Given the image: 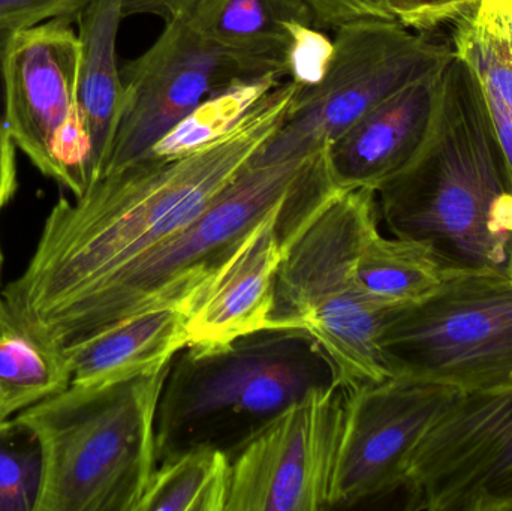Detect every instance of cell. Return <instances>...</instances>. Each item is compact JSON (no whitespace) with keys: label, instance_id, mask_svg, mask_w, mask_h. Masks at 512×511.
<instances>
[{"label":"cell","instance_id":"obj_1","mask_svg":"<svg viewBox=\"0 0 512 511\" xmlns=\"http://www.w3.org/2000/svg\"><path fill=\"white\" fill-rule=\"evenodd\" d=\"M298 86L282 81L230 132L173 159L146 156L60 197L35 252L2 290L14 320L39 342L90 291L188 227L276 134Z\"/></svg>","mask_w":512,"mask_h":511},{"label":"cell","instance_id":"obj_2","mask_svg":"<svg viewBox=\"0 0 512 511\" xmlns=\"http://www.w3.org/2000/svg\"><path fill=\"white\" fill-rule=\"evenodd\" d=\"M376 197L388 230L426 243L444 270L507 269L511 174L480 81L456 54L420 149Z\"/></svg>","mask_w":512,"mask_h":511},{"label":"cell","instance_id":"obj_3","mask_svg":"<svg viewBox=\"0 0 512 511\" xmlns=\"http://www.w3.org/2000/svg\"><path fill=\"white\" fill-rule=\"evenodd\" d=\"M333 387V365L306 330H261L216 350L183 348L156 410L158 465L195 447L231 461L295 402Z\"/></svg>","mask_w":512,"mask_h":511},{"label":"cell","instance_id":"obj_4","mask_svg":"<svg viewBox=\"0 0 512 511\" xmlns=\"http://www.w3.org/2000/svg\"><path fill=\"white\" fill-rule=\"evenodd\" d=\"M322 152L274 162L251 159L188 227L90 291L41 344L62 357L137 315L188 311L246 234L306 182Z\"/></svg>","mask_w":512,"mask_h":511},{"label":"cell","instance_id":"obj_5","mask_svg":"<svg viewBox=\"0 0 512 511\" xmlns=\"http://www.w3.org/2000/svg\"><path fill=\"white\" fill-rule=\"evenodd\" d=\"M168 368L75 386L17 413L42 452L35 511H138L158 467L156 410Z\"/></svg>","mask_w":512,"mask_h":511},{"label":"cell","instance_id":"obj_6","mask_svg":"<svg viewBox=\"0 0 512 511\" xmlns=\"http://www.w3.org/2000/svg\"><path fill=\"white\" fill-rule=\"evenodd\" d=\"M378 228L376 191H336L285 243L277 272L274 324L310 333L343 390L391 377L381 332L393 308L370 302L355 275L358 252Z\"/></svg>","mask_w":512,"mask_h":511},{"label":"cell","instance_id":"obj_7","mask_svg":"<svg viewBox=\"0 0 512 511\" xmlns=\"http://www.w3.org/2000/svg\"><path fill=\"white\" fill-rule=\"evenodd\" d=\"M381 350L391 377L462 395L512 389V279L507 269L445 270L435 293L385 315Z\"/></svg>","mask_w":512,"mask_h":511},{"label":"cell","instance_id":"obj_8","mask_svg":"<svg viewBox=\"0 0 512 511\" xmlns=\"http://www.w3.org/2000/svg\"><path fill=\"white\" fill-rule=\"evenodd\" d=\"M334 54L324 80L298 89L276 134L255 162L306 158L327 149L397 90L453 57L448 42L412 32L397 20L355 21L334 30Z\"/></svg>","mask_w":512,"mask_h":511},{"label":"cell","instance_id":"obj_9","mask_svg":"<svg viewBox=\"0 0 512 511\" xmlns=\"http://www.w3.org/2000/svg\"><path fill=\"white\" fill-rule=\"evenodd\" d=\"M80 42L66 20L15 30L5 57V126L44 176L81 197L95 183L78 110Z\"/></svg>","mask_w":512,"mask_h":511},{"label":"cell","instance_id":"obj_10","mask_svg":"<svg viewBox=\"0 0 512 511\" xmlns=\"http://www.w3.org/2000/svg\"><path fill=\"white\" fill-rule=\"evenodd\" d=\"M409 511H512V389L460 393L406 462Z\"/></svg>","mask_w":512,"mask_h":511},{"label":"cell","instance_id":"obj_11","mask_svg":"<svg viewBox=\"0 0 512 511\" xmlns=\"http://www.w3.org/2000/svg\"><path fill=\"white\" fill-rule=\"evenodd\" d=\"M265 75L283 78L262 63L216 47L189 21L165 24L152 47L120 69L122 108L101 177L146 158L204 99Z\"/></svg>","mask_w":512,"mask_h":511},{"label":"cell","instance_id":"obj_12","mask_svg":"<svg viewBox=\"0 0 512 511\" xmlns=\"http://www.w3.org/2000/svg\"><path fill=\"white\" fill-rule=\"evenodd\" d=\"M345 414L342 387L283 411L231 459L225 511L330 509Z\"/></svg>","mask_w":512,"mask_h":511},{"label":"cell","instance_id":"obj_13","mask_svg":"<svg viewBox=\"0 0 512 511\" xmlns=\"http://www.w3.org/2000/svg\"><path fill=\"white\" fill-rule=\"evenodd\" d=\"M459 395L453 387L406 377L346 390L330 509L402 491L409 455Z\"/></svg>","mask_w":512,"mask_h":511},{"label":"cell","instance_id":"obj_14","mask_svg":"<svg viewBox=\"0 0 512 511\" xmlns=\"http://www.w3.org/2000/svg\"><path fill=\"white\" fill-rule=\"evenodd\" d=\"M444 66L388 96L325 149L339 191H378L409 164L426 137Z\"/></svg>","mask_w":512,"mask_h":511},{"label":"cell","instance_id":"obj_15","mask_svg":"<svg viewBox=\"0 0 512 511\" xmlns=\"http://www.w3.org/2000/svg\"><path fill=\"white\" fill-rule=\"evenodd\" d=\"M186 347L185 312L156 309L99 333L62 359L71 384L105 386L158 372Z\"/></svg>","mask_w":512,"mask_h":511},{"label":"cell","instance_id":"obj_16","mask_svg":"<svg viewBox=\"0 0 512 511\" xmlns=\"http://www.w3.org/2000/svg\"><path fill=\"white\" fill-rule=\"evenodd\" d=\"M122 0H92L77 18L78 110L89 135L95 182L102 176L123 101L117 65Z\"/></svg>","mask_w":512,"mask_h":511},{"label":"cell","instance_id":"obj_17","mask_svg":"<svg viewBox=\"0 0 512 511\" xmlns=\"http://www.w3.org/2000/svg\"><path fill=\"white\" fill-rule=\"evenodd\" d=\"M315 26L304 0H200L189 24L228 53L288 75V26ZM316 27V26H315Z\"/></svg>","mask_w":512,"mask_h":511},{"label":"cell","instance_id":"obj_18","mask_svg":"<svg viewBox=\"0 0 512 511\" xmlns=\"http://www.w3.org/2000/svg\"><path fill=\"white\" fill-rule=\"evenodd\" d=\"M355 275L370 302L382 308L412 305L438 290L444 281L441 261L426 243L369 234L355 261Z\"/></svg>","mask_w":512,"mask_h":511},{"label":"cell","instance_id":"obj_19","mask_svg":"<svg viewBox=\"0 0 512 511\" xmlns=\"http://www.w3.org/2000/svg\"><path fill=\"white\" fill-rule=\"evenodd\" d=\"M451 24L454 54L474 72L484 96L512 111V0H474Z\"/></svg>","mask_w":512,"mask_h":511},{"label":"cell","instance_id":"obj_20","mask_svg":"<svg viewBox=\"0 0 512 511\" xmlns=\"http://www.w3.org/2000/svg\"><path fill=\"white\" fill-rule=\"evenodd\" d=\"M231 461L221 450L195 447L156 467L138 511H225Z\"/></svg>","mask_w":512,"mask_h":511},{"label":"cell","instance_id":"obj_21","mask_svg":"<svg viewBox=\"0 0 512 511\" xmlns=\"http://www.w3.org/2000/svg\"><path fill=\"white\" fill-rule=\"evenodd\" d=\"M65 360L17 323L0 299V392L15 413L68 389Z\"/></svg>","mask_w":512,"mask_h":511},{"label":"cell","instance_id":"obj_22","mask_svg":"<svg viewBox=\"0 0 512 511\" xmlns=\"http://www.w3.org/2000/svg\"><path fill=\"white\" fill-rule=\"evenodd\" d=\"M283 78H248L204 99L150 150L152 158L173 159L195 152L230 132ZM144 159V158H143Z\"/></svg>","mask_w":512,"mask_h":511},{"label":"cell","instance_id":"obj_23","mask_svg":"<svg viewBox=\"0 0 512 511\" xmlns=\"http://www.w3.org/2000/svg\"><path fill=\"white\" fill-rule=\"evenodd\" d=\"M42 452L29 426L14 417L0 425V511H35Z\"/></svg>","mask_w":512,"mask_h":511},{"label":"cell","instance_id":"obj_24","mask_svg":"<svg viewBox=\"0 0 512 511\" xmlns=\"http://www.w3.org/2000/svg\"><path fill=\"white\" fill-rule=\"evenodd\" d=\"M288 33L286 66L291 81L300 89L316 86L330 68L334 41L318 27L304 23L289 24Z\"/></svg>","mask_w":512,"mask_h":511},{"label":"cell","instance_id":"obj_25","mask_svg":"<svg viewBox=\"0 0 512 511\" xmlns=\"http://www.w3.org/2000/svg\"><path fill=\"white\" fill-rule=\"evenodd\" d=\"M92 0H0V29L20 30L50 20L77 23Z\"/></svg>","mask_w":512,"mask_h":511},{"label":"cell","instance_id":"obj_26","mask_svg":"<svg viewBox=\"0 0 512 511\" xmlns=\"http://www.w3.org/2000/svg\"><path fill=\"white\" fill-rule=\"evenodd\" d=\"M474 0H387L397 21L421 33H430L453 23Z\"/></svg>","mask_w":512,"mask_h":511},{"label":"cell","instance_id":"obj_27","mask_svg":"<svg viewBox=\"0 0 512 511\" xmlns=\"http://www.w3.org/2000/svg\"><path fill=\"white\" fill-rule=\"evenodd\" d=\"M315 15L318 29L337 30L360 20H396L387 0H304Z\"/></svg>","mask_w":512,"mask_h":511},{"label":"cell","instance_id":"obj_28","mask_svg":"<svg viewBox=\"0 0 512 511\" xmlns=\"http://www.w3.org/2000/svg\"><path fill=\"white\" fill-rule=\"evenodd\" d=\"M200 0H122L123 18L155 15L165 24L189 21Z\"/></svg>","mask_w":512,"mask_h":511},{"label":"cell","instance_id":"obj_29","mask_svg":"<svg viewBox=\"0 0 512 511\" xmlns=\"http://www.w3.org/2000/svg\"><path fill=\"white\" fill-rule=\"evenodd\" d=\"M15 191H17L15 144L11 140L5 122L0 120V212L14 198Z\"/></svg>","mask_w":512,"mask_h":511},{"label":"cell","instance_id":"obj_30","mask_svg":"<svg viewBox=\"0 0 512 511\" xmlns=\"http://www.w3.org/2000/svg\"><path fill=\"white\" fill-rule=\"evenodd\" d=\"M484 99H486L487 107L492 114L493 125H495L502 152L507 159L512 179V111L498 99L487 98V96H484Z\"/></svg>","mask_w":512,"mask_h":511},{"label":"cell","instance_id":"obj_31","mask_svg":"<svg viewBox=\"0 0 512 511\" xmlns=\"http://www.w3.org/2000/svg\"><path fill=\"white\" fill-rule=\"evenodd\" d=\"M14 30L0 29V120L5 122V57Z\"/></svg>","mask_w":512,"mask_h":511},{"label":"cell","instance_id":"obj_32","mask_svg":"<svg viewBox=\"0 0 512 511\" xmlns=\"http://www.w3.org/2000/svg\"><path fill=\"white\" fill-rule=\"evenodd\" d=\"M14 407H12L11 402L8 401L5 395L0 392V425L6 420L11 419V416H15Z\"/></svg>","mask_w":512,"mask_h":511},{"label":"cell","instance_id":"obj_33","mask_svg":"<svg viewBox=\"0 0 512 511\" xmlns=\"http://www.w3.org/2000/svg\"><path fill=\"white\" fill-rule=\"evenodd\" d=\"M507 272L508 275H510V278L512 279V240L510 245V252H508Z\"/></svg>","mask_w":512,"mask_h":511},{"label":"cell","instance_id":"obj_34","mask_svg":"<svg viewBox=\"0 0 512 511\" xmlns=\"http://www.w3.org/2000/svg\"><path fill=\"white\" fill-rule=\"evenodd\" d=\"M2 266H3V254H2V246H0V284H2ZM0 299H2V288H0Z\"/></svg>","mask_w":512,"mask_h":511}]
</instances>
